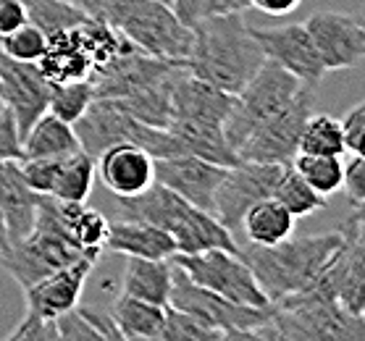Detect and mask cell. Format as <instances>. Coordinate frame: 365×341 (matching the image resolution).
<instances>
[{
  "label": "cell",
  "instance_id": "ba28073f",
  "mask_svg": "<svg viewBox=\"0 0 365 341\" xmlns=\"http://www.w3.org/2000/svg\"><path fill=\"white\" fill-rule=\"evenodd\" d=\"M168 305L184 315L200 320L207 328H218V331L257 328V325H266L271 320V313H274V308H250V305H237L232 300H224L216 291L195 283L182 268L176 266L174 276H171Z\"/></svg>",
  "mask_w": 365,
  "mask_h": 341
},
{
  "label": "cell",
  "instance_id": "d6986e66",
  "mask_svg": "<svg viewBox=\"0 0 365 341\" xmlns=\"http://www.w3.org/2000/svg\"><path fill=\"white\" fill-rule=\"evenodd\" d=\"M237 95L218 90L213 84L192 76L184 66L171 95V121L168 124H202L224 126L234 108ZM168 129V126H166Z\"/></svg>",
  "mask_w": 365,
  "mask_h": 341
},
{
  "label": "cell",
  "instance_id": "8992f818",
  "mask_svg": "<svg viewBox=\"0 0 365 341\" xmlns=\"http://www.w3.org/2000/svg\"><path fill=\"white\" fill-rule=\"evenodd\" d=\"M171 263L176 268H182L195 283L216 291L224 300H232L237 305H250V308H274L240 252L205 250L192 252V255L176 252Z\"/></svg>",
  "mask_w": 365,
  "mask_h": 341
},
{
  "label": "cell",
  "instance_id": "ac0fdd59",
  "mask_svg": "<svg viewBox=\"0 0 365 341\" xmlns=\"http://www.w3.org/2000/svg\"><path fill=\"white\" fill-rule=\"evenodd\" d=\"M226 174V166L207 163L195 155H174L155 160V182L176 192L179 197L213 216L216 210V189Z\"/></svg>",
  "mask_w": 365,
  "mask_h": 341
},
{
  "label": "cell",
  "instance_id": "484cf974",
  "mask_svg": "<svg viewBox=\"0 0 365 341\" xmlns=\"http://www.w3.org/2000/svg\"><path fill=\"white\" fill-rule=\"evenodd\" d=\"M171 276H174V263L171 260L126 258L121 289L129 297L166 308L168 297H171Z\"/></svg>",
  "mask_w": 365,
  "mask_h": 341
},
{
  "label": "cell",
  "instance_id": "b9f144b4",
  "mask_svg": "<svg viewBox=\"0 0 365 341\" xmlns=\"http://www.w3.org/2000/svg\"><path fill=\"white\" fill-rule=\"evenodd\" d=\"M24 24H29V11L24 0H0V37L16 32Z\"/></svg>",
  "mask_w": 365,
  "mask_h": 341
},
{
  "label": "cell",
  "instance_id": "7bdbcfd3",
  "mask_svg": "<svg viewBox=\"0 0 365 341\" xmlns=\"http://www.w3.org/2000/svg\"><path fill=\"white\" fill-rule=\"evenodd\" d=\"M341 129H344L347 152H352V147L360 142V137H365V100L347 110V116L341 118Z\"/></svg>",
  "mask_w": 365,
  "mask_h": 341
},
{
  "label": "cell",
  "instance_id": "f5cc1de1",
  "mask_svg": "<svg viewBox=\"0 0 365 341\" xmlns=\"http://www.w3.org/2000/svg\"><path fill=\"white\" fill-rule=\"evenodd\" d=\"M355 218H360V221H365V202L363 205H355V213H352Z\"/></svg>",
  "mask_w": 365,
  "mask_h": 341
},
{
  "label": "cell",
  "instance_id": "e575fe53",
  "mask_svg": "<svg viewBox=\"0 0 365 341\" xmlns=\"http://www.w3.org/2000/svg\"><path fill=\"white\" fill-rule=\"evenodd\" d=\"M48 51V37L37 29L34 24L19 26L16 32L0 37V53L11 61H21V63H37Z\"/></svg>",
  "mask_w": 365,
  "mask_h": 341
},
{
  "label": "cell",
  "instance_id": "ee69618b",
  "mask_svg": "<svg viewBox=\"0 0 365 341\" xmlns=\"http://www.w3.org/2000/svg\"><path fill=\"white\" fill-rule=\"evenodd\" d=\"M218 341H279L271 320L257 328H240V331H224Z\"/></svg>",
  "mask_w": 365,
  "mask_h": 341
},
{
  "label": "cell",
  "instance_id": "f546056e",
  "mask_svg": "<svg viewBox=\"0 0 365 341\" xmlns=\"http://www.w3.org/2000/svg\"><path fill=\"white\" fill-rule=\"evenodd\" d=\"M292 166L302 179H305L318 194L334 197L341 192L344 184V163L339 155H310V152H297L292 158Z\"/></svg>",
  "mask_w": 365,
  "mask_h": 341
},
{
  "label": "cell",
  "instance_id": "f35d334b",
  "mask_svg": "<svg viewBox=\"0 0 365 341\" xmlns=\"http://www.w3.org/2000/svg\"><path fill=\"white\" fill-rule=\"evenodd\" d=\"M3 160H21V134L14 113L0 98V163Z\"/></svg>",
  "mask_w": 365,
  "mask_h": 341
},
{
  "label": "cell",
  "instance_id": "d590c367",
  "mask_svg": "<svg viewBox=\"0 0 365 341\" xmlns=\"http://www.w3.org/2000/svg\"><path fill=\"white\" fill-rule=\"evenodd\" d=\"M218 328H207L195 318L184 315L179 310H174L171 305H166V318H163V328L158 331V336L150 341H218L221 339Z\"/></svg>",
  "mask_w": 365,
  "mask_h": 341
},
{
  "label": "cell",
  "instance_id": "52a82bcc",
  "mask_svg": "<svg viewBox=\"0 0 365 341\" xmlns=\"http://www.w3.org/2000/svg\"><path fill=\"white\" fill-rule=\"evenodd\" d=\"M313 110V87L302 90L292 98L282 110L268 116L260 126H255L250 137L240 145L237 158L247 163H279L287 166L299 152V137Z\"/></svg>",
  "mask_w": 365,
  "mask_h": 341
},
{
  "label": "cell",
  "instance_id": "7402d4cb",
  "mask_svg": "<svg viewBox=\"0 0 365 341\" xmlns=\"http://www.w3.org/2000/svg\"><path fill=\"white\" fill-rule=\"evenodd\" d=\"M37 192L26 184L21 160H3L0 163V213L6 221L9 231V244L29 236L37 221V208H40Z\"/></svg>",
  "mask_w": 365,
  "mask_h": 341
},
{
  "label": "cell",
  "instance_id": "816d5d0a",
  "mask_svg": "<svg viewBox=\"0 0 365 341\" xmlns=\"http://www.w3.org/2000/svg\"><path fill=\"white\" fill-rule=\"evenodd\" d=\"M352 152H355V155H360V158H365V137H360V142L352 147Z\"/></svg>",
  "mask_w": 365,
  "mask_h": 341
},
{
  "label": "cell",
  "instance_id": "74e56055",
  "mask_svg": "<svg viewBox=\"0 0 365 341\" xmlns=\"http://www.w3.org/2000/svg\"><path fill=\"white\" fill-rule=\"evenodd\" d=\"M56 328H58L61 341H108V336L100 331L92 320H87L79 313V308L66 313V315H61L56 320Z\"/></svg>",
  "mask_w": 365,
  "mask_h": 341
},
{
  "label": "cell",
  "instance_id": "ab89813d",
  "mask_svg": "<svg viewBox=\"0 0 365 341\" xmlns=\"http://www.w3.org/2000/svg\"><path fill=\"white\" fill-rule=\"evenodd\" d=\"M3 341H61L56 320H40L34 315H24V320L14 328Z\"/></svg>",
  "mask_w": 365,
  "mask_h": 341
},
{
  "label": "cell",
  "instance_id": "9a60e30c",
  "mask_svg": "<svg viewBox=\"0 0 365 341\" xmlns=\"http://www.w3.org/2000/svg\"><path fill=\"white\" fill-rule=\"evenodd\" d=\"M326 71L360 66L365 61V32L355 16L339 11H318L305 21Z\"/></svg>",
  "mask_w": 365,
  "mask_h": 341
},
{
  "label": "cell",
  "instance_id": "f6af8a7d",
  "mask_svg": "<svg viewBox=\"0 0 365 341\" xmlns=\"http://www.w3.org/2000/svg\"><path fill=\"white\" fill-rule=\"evenodd\" d=\"M163 3H166L168 9L174 11L187 26L195 24V21L202 16V9H205V0H163Z\"/></svg>",
  "mask_w": 365,
  "mask_h": 341
},
{
  "label": "cell",
  "instance_id": "d4e9b609",
  "mask_svg": "<svg viewBox=\"0 0 365 341\" xmlns=\"http://www.w3.org/2000/svg\"><path fill=\"white\" fill-rule=\"evenodd\" d=\"M76 150H82V145H79L74 124L53 116L50 110L42 113L29 126V132L21 137V160L63 158V155H71Z\"/></svg>",
  "mask_w": 365,
  "mask_h": 341
},
{
  "label": "cell",
  "instance_id": "7c38bea8",
  "mask_svg": "<svg viewBox=\"0 0 365 341\" xmlns=\"http://www.w3.org/2000/svg\"><path fill=\"white\" fill-rule=\"evenodd\" d=\"M21 171L37 194L63 202H87L98 179L95 158L87 150L50 160H21Z\"/></svg>",
  "mask_w": 365,
  "mask_h": 341
},
{
  "label": "cell",
  "instance_id": "44dd1931",
  "mask_svg": "<svg viewBox=\"0 0 365 341\" xmlns=\"http://www.w3.org/2000/svg\"><path fill=\"white\" fill-rule=\"evenodd\" d=\"M142 126H145L142 121L124 113L113 100H95L90 105V110L74 124V129L82 150L90 152L92 158H98L103 150H108L113 145H121V142L137 145Z\"/></svg>",
  "mask_w": 365,
  "mask_h": 341
},
{
  "label": "cell",
  "instance_id": "4316f807",
  "mask_svg": "<svg viewBox=\"0 0 365 341\" xmlns=\"http://www.w3.org/2000/svg\"><path fill=\"white\" fill-rule=\"evenodd\" d=\"M184 71V66H176L171 74H166L160 82L150 84L145 90L134 92L129 98H113L118 108L129 113L132 118L142 121L155 129H166L171 121V95H174V84L179 79V74Z\"/></svg>",
  "mask_w": 365,
  "mask_h": 341
},
{
  "label": "cell",
  "instance_id": "836d02e7",
  "mask_svg": "<svg viewBox=\"0 0 365 341\" xmlns=\"http://www.w3.org/2000/svg\"><path fill=\"white\" fill-rule=\"evenodd\" d=\"M95 103V87L92 79H76V82L53 84L48 110L53 116L63 118L68 124H76Z\"/></svg>",
  "mask_w": 365,
  "mask_h": 341
},
{
  "label": "cell",
  "instance_id": "ffe728a7",
  "mask_svg": "<svg viewBox=\"0 0 365 341\" xmlns=\"http://www.w3.org/2000/svg\"><path fill=\"white\" fill-rule=\"evenodd\" d=\"M98 179L116 197H134L155 184V158L132 142L113 145L95 158Z\"/></svg>",
  "mask_w": 365,
  "mask_h": 341
},
{
  "label": "cell",
  "instance_id": "11a10c76",
  "mask_svg": "<svg viewBox=\"0 0 365 341\" xmlns=\"http://www.w3.org/2000/svg\"><path fill=\"white\" fill-rule=\"evenodd\" d=\"M24 3H26V0H24Z\"/></svg>",
  "mask_w": 365,
  "mask_h": 341
},
{
  "label": "cell",
  "instance_id": "1f68e13d",
  "mask_svg": "<svg viewBox=\"0 0 365 341\" xmlns=\"http://www.w3.org/2000/svg\"><path fill=\"white\" fill-rule=\"evenodd\" d=\"M26 11H29V24L37 26L45 37L68 32L87 19L82 9L68 0H26Z\"/></svg>",
  "mask_w": 365,
  "mask_h": 341
},
{
  "label": "cell",
  "instance_id": "8d00e7d4",
  "mask_svg": "<svg viewBox=\"0 0 365 341\" xmlns=\"http://www.w3.org/2000/svg\"><path fill=\"white\" fill-rule=\"evenodd\" d=\"M142 0H79L76 6L82 9V14L87 19H95V21H103L108 26H121L129 14H132Z\"/></svg>",
  "mask_w": 365,
  "mask_h": 341
},
{
  "label": "cell",
  "instance_id": "f907efd6",
  "mask_svg": "<svg viewBox=\"0 0 365 341\" xmlns=\"http://www.w3.org/2000/svg\"><path fill=\"white\" fill-rule=\"evenodd\" d=\"M352 16L357 19V24L363 26V32H365V3L360 6V9H357V14H352Z\"/></svg>",
  "mask_w": 365,
  "mask_h": 341
},
{
  "label": "cell",
  "instance_id": "5bb4252c",
  "mask_svg": "<svg viewBox=\"0 0 365 341\" xmlns=\"http://www.w3.org/2000/svg\"><path fill=\"white\" fill-rule=\"evenodd\" d=\"M176 66L174 61H163L155 56L142 53L137 45H129L116 58L103 63L92 71V87H95V100H113V98H129L134 92L145 90L150 84L160 82L166 74H171Z\"/></svg>",
  "mask_w": 365,
  "mask_h": 341
},
{
  "label": "cell",
  "instance_id": "9c48e42d",
  "mask_svg": "<svg viewBox=\"0 0 365 341\" xmlns=\"http://www.w3.org/2000/svg\"><path fill=\"white\" fill-rule=\"evenodd\" d=\"M118 32L142 53L184 63L192 51V26H187L163 0H142L121 21Z\"/></svg>",
  "mask_w": 365,
  "mask_h": 341
},
{
  "label": "cell",
  "instance_id": "d6a6232c",
  "mask_svg": "<svg viewBox=\"0 0 365 341\" xmlns=\"http://www.w3.org/2000/svg\"><path fill=\"white\" fill-rule=\"evenodd\" d=\"M299 152H310V155H344L347 152V142H344V129L341 121L334 116H313L307 118L302 137H299Z\"/></svg>",
  "mask_w": 365,
  "mask_h": 341
},
{
  "label": "cell",
  "instance_id": "f1b7e54d",
  "mask_svg": "<svg viewBox=\"0 0 365 341\" xmlns=\"http://www.w3.org/2000/svg\"><path fill=\"white\" fill-rule=\"evenodd\" d=\"M163 318H166V308L150 305L145 300L129 297L121 291V297L113 302L110 310V320L116 323V328L121 331L126 341H150L158 336V331L163 328Z\"/></svg>",
  "mask_w": 365,
  "mask_h": 341
},
{
  "label": "cell",
  "instance_id": "7a4b0ae2",
  "mask_svg": "<svg viewBox=\"0 0 365 341\" xmlns=\"http://www.w3.org/2000/svg\"><path fill=\"white\" fill-rule=\"evenodd\" d=\"M341 244H344V234L329 231L316 236H299V239L289 236L271 247L240 241V255L257 278L260 289L266 291L268 302L276 305L292 294L305 291L336 258Z\"/></svg>",
  "mask_w": 365,
  "mask_h": 341
},
{
  "label": "cell",
  "instance_id": "5b68a950",
  "mask_svg": "<svg viewBox=\"0 0 365 341\" xmlns=\"http://www.w3.org/2000/svg\"><path fill=\"white\" fill-rule=\"evenodd\" d=\"M302 87L305 84L287 68L276 66L274 61H266L255 71V76L237 92L234 108L224 124V137L229 147L234 152L240 150V145L247 140L250 132L263 124L268 116H274L276 110H282Z\"/></svg>",
  "mask_w": 365,
  "mask_h": 341
},
{
  "label": "cell",
  "instance_id": "db71d44e",
  "mask_svg": "<svg viewBox=\"0 0 365 341\" xmlns=\"http://www.w3.org/2000/svg\"><path fill=\"white\" fill-rule=\"evenodd\" d=\"M68 3H79V0H68Z\"/></svg>",
  "mask_w": 365,
  "mask_h": 341
},
{
  "label": "cell",
  "instance_id": "bcb514c9",
  "mask_svg": "<svg viewBox=\"0 0 365 341\" xmlns=\"http://www.w3.org/2000/svg\"><path fill=\"white\" fill-rule=\"evenodd\" d=\"M79 313H82L87 320H92V323L98 325L100 331L108 336V341H126L124 336H121V331L116 328V323L110 320V315H106V313H98V310H92V308H79Z\"/></svg>",
  "mask_w": 365,
  "mask_h": 341
},
{
  "label": "cell",
  "instance_id": "2e32d148",
  "mask_svg": "<svg viewBox=\"0 0 365 341\" xmlns=\"http://www.w3.org/2000/svg\"><path fill=\"white\" fill-rule=\"evenodd\" d=\"M50 92L53 84L45 79L37 63L11 61L0 53V98L16 118L21 137L42 113H48Z\"/></svg>",
  "mask_w": 365,
  "mask_h": 341
},
{
  "label": "cell",
  "instance_id": "603a6c76",
  "mask_svg": "<svg viewBox=\"0 0 365 341\" xmlns=\"http://www.w3.org/2000/svg\"><path fill=\"white\" fill-rule=\"evenodd\" d=\"M106 250L126 255V258L171 260L176 255V241L158 226L140 224V221H113L108 229Z\"/></svg>",
  "mask_w": 365,
  "mask_h": 341
},
{
  "label": "cell",
  "instance_id": "4fadbf2b",
  "mask_svg": "<svg viewBox=\"0 0 365 341\" xmlns=\"http://www.w3.org/2000/svg\"><path fill=\"white\" fill-rule=\"evenodd\" d=\"M100 255L87 252L82 258L71 260L68 266L42 276L40 281L29 283L24 289L26 315H34L40 320H58L71 310L79 308V297L84 291V283L98 266Z\"/></svg>",
  "mask_w": 365,
  "mask_h": 341
},
{
  "label": "cell",
  "instance_id": "60d3db41",
  "mask_svg": "<svg viewBox=\"0 0 365 341\" xmlns=\"http://www.w3.org/2000/svg\"><path fill=\"white\" fill-rule=\"evenodd\" d=\"M341 189L347 192L352 205H363L365 202V158H360L355 152H352L349 163L344 166V184H341Z\"/></svg>",
  "mask_w": 365,
  "mask_h": 341
},
{
  "label": "cell",
  "instance_id": "cb8c5ba5",
  "mask_svg": "<svg viewBox=\"0 0 365 341\" xmlns=\"http://www.w3.org/2000/svg\"><path fill=\"white\" fill-rule=\"evenodd\" d=\"M76 26L68 29V32L48 37V51L37 61V66H40V71L45 74V79H48L50 84L90 79L92 71H95V63H92V58L87 56V51H84Z\"/></svg>",
  "mask_w": 365,
  "mask_h": 341
},
{
  "label": "cell",
  "instance_id": "8fae6325",
  "mask_svg": "<svg viewBox=\"0 0 365 341\" xmlns=\"http://www.w3.org/2000/svg\"><path fill=\"white\" fill-rule=\"evenodd\" d=\"M82 255H87V252L76 250L66 236L34 226L29 236L14 241L0 252V266L21 289H26L29 283L40 281L42 276L68 266L71 260L82 258Z\"/></svg>",
  "mask_w": 365,
  "mask_h": 341
},
{
  "label": "cell",
  "instance_id": "681fc988",
  "mask_svg": "<svg viewBox=\"0 0 365 341\" xmlns=\"http://www.w3.org/2000/svg\"><path fill=\"white\" fill-rule=\"evenodd\" d=\"M9 247V231H6V221H3V213H0V252Z\"/></svg>",
  "mask_w": 365,
  "mask_h": 341
},
{
  "label": "cell",
  "instance_id": "c3c4849f",
  "mask_svg": "<svg viewBox=\"0 0 365 341\" xmlns=\"http://www.w3.org/2000/svg\"><path fill=\"white\" fill-rule=\"evenodd\" d=\"M302 0H252V9L263 11L268 16H287L297 9Z\"/></svg>",
  "mask_w": 365,
  "mask_h": 341
},
{
  "label": "cell",
  "instance_id": "277c9868",
  "mask_svg": "<svg viewBox=\"0 0 365 341\" xmlns=\"http://www.w3.org/2000/svg\"><path fill=\"white\" fill-rule=\"evenodd\" d=\"M271 325L279 341H365V315L331 300H282Z\"/></svg>",
  "mask_w": 365,
  "mask_h": 341
},
{
  "label": "cell",
  "instance_id": "e0dca14e",
  "mask_svg": "<svg viewBox=\"0 0 365 341\" xmlns=\"http://www.w3.org/2000/svg\"><path fill=\"white\" fill-rule=\"evenodd\" d=\"M252 34L266 53V61H274L276 66L287 68L302 84L316 87L324 79L326 68L321 63V56H318L316 45L310 40V32L305 29V24L271 26V29L252 26Z\"/></svg>",
  "mask_w": 365,
  "mask_h": 341
},
{
  "label": "cell",
  "instance_id": "4dcf8cb0",
  "mask_svg": "<svg viewBox=\"0 0 365 341\" xmlns=\"http://www.w3.org/2000/svg\"><path fill=\"white\" fill-rule=\"evenodd\" d=\"M274 197L282 202L294 218L313 216V213H318L321 208H326V202H329L324 194H318V192L294 171L292 163H287V166L282 168V176H279Z\"/></svg>",
  "mask_w": 365,
  "mask_h": 341
},
{
  "label": "cell",
  "instance_id": "7dc6e473",
  "mask_svg": "<svg viewBox=\"0 0 365 341\" xmlns=\"http://www.w3.org/2000/svg\"><path fill=\"white\" fill-rule=\"evenodd\" d=\"M252 9V0H205L202 16L207 14H245Z\"/></svg>",
  "mask_w": 365,
  "mask_h": 341
},
{
  "label": "cell",
  "instance_id": "6da1fadb",
  "mask_svg": "<svg viewBox=\"0 0 365 341\" xmlns=\"http://www.w3.org/2000/svg\"><path fill=\"white\" fill-rule=\"evenodd\" d=\"M266 63V53L245 14H207L192 24V51L184 66L192 76L237 95Z\"/></svg>",
  "mask_w": 365,
  "mask_h": 341
},
{
  "label": "cell",
  "instance_id": "3957f363",
  "mask_svg": "<svg viewBox=\"0 0 365 341\" xmlns=\"http://www.w3.org/2000/svg\"><path fill=\"white\" fill-rule=\"evenodd\" d=\"M116 216L121 221H140L163 229L176 241V252L184 255L205 250L240 252V241L216 216L190 205L158 182L134 197H118Z\"/></svg>",
  "mask_w": 365,
  "mask_h": 341
},
{
  "label": "cell",
  "instance_id": "83f0119b",
  "mask_svg": "<svg viewBox=\"0 0 365 341\" xmlns=\"http://www.w3.org/2000/svg\"><path fill=\"white\" fill-rule=\"evenodd\" d=\"M294 224H297V218L292 216L289 210L284 208L276 197H268V200L255 202L245 213V218H242V234H245V239L242 241L271 247V244L289 239L292 234H294Z\"/></svg>",
  "mask_w": 365,
  "mask_h": 341
},
{
  "label": "cell",
  "instance_id": "30bf717a",
  "mask_svg": "<svg viewBox=\"0 0 365 341\" xmlns=\"http://www.w3.org/2000/svg\"><path fill=\"white\" fill-rule=\"evenodd\" d=\"M282 168L284 166H279V163H247V160L226 168L224 179H221L216 189L213 216L234 234L237 241L242 236V218H245V213L255 202L274 197Z\"/></svg>",
  "mask_w": 365,
  "mask_h": 341
}]
</instances>
